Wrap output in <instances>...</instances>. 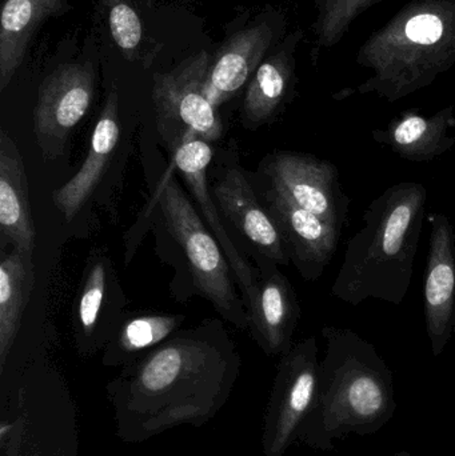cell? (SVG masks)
I'll return each instance as SVG.
<instances>
[{
  "instance_id": "4fadbf2b",
  "label": "cell",
  "mask_w": 455,
  "mask_h": 456,
  "mask_svg": "<svg viewBox=\"0 0 455 456\" xmlns=\"http://www.w3.org/2000/svg\"><path fill=\"white\" fill-rule=\"evenodd\" d=\"M216 202L229 221L253 244L259 256L277 265L290 263L277 224L264 206L259 203L250 182L240 168L224 171L214 187Z\"/></svg>"
},
{
  "instance_id": "8992f818",
  "label": "cell",
  "mask_w": 455,
  "mask_h": 456,
  "mask_svg": "<svg viewBox=\"0 0 455 456\" xmlns=\"http://www.w3.org/2000/svg\"><path fill=\"white\" fill-rule=\"evenodd\" d=\"M315 337L297 343L282 355L264 428V452L283 456L298 439L317 395L321 362Z\"/></svg>"
},
{
  "instance_id": "3957f363",
  "label": "cell",
  "mask_w": 455,
  "mask_h": 456,
  "mask_svg": "<svg viewBox=\"0 0 455 456\" xmlns=\"http://www.w3.org/2000/svg\"><path fill=\"white\" fill-rule=\"evenodd\" d=\"M370 69L357 93L395 103L429 87L455 66V0H411L357 51Z\"/></svg>"
},
{
  "instance_id": "9a60e30c",
  "label": "cell",
  "mask_w": 455,
  "mask_h": 456,
  "mask_svg": "<svg viewBox=\"0 0 455 456\" xmlns=\"http://www.w3.org/2000/svg\"><path fill=\"white\" fill-rule=\"evenodd\" d=\"M119 138V96L112 88L93 128L82 167L67 183L53 192V205L67 222H71L90 200L111 160Z\"/></svg>"
},
{
  "instance_id": "9c48e42d",
  "label": "cell",
  "mask_w": 455,
  "mask_h": 456,
  "mask_svg": "<svg viewBox=\"0 0 455 456\" xmlns=\"http://www.w3.org/2000/svg\"><path fill=\"white\" fill-rule=\"evenodd\" d=\"M264 197L290 262L305 281H318L336 254L342 231L299 208L270 183Z\"/></svg>"
},
{
  "instance_id": "ba28073f",
  "label": "cell",
  "mask_w": 455,
  "mask_h": 456,
  "mask_svg": "<svg viewBox=\"0 0 455 456\" xmlns=\"http://www.w3.org/2000/svg\"><path fill=\"white\" fill-rule=\"evenodd\" d=\"M95 90L96 74L90 63L61 64L40 83L34 133L47 159L64 154L72 130L93 103Z\"/></svg>"
},
{
  "instance_id": "d4e9b609",
  "label": "cell",
  "mask_w": 455,
  "mask_h": 456,
  "mask_svg": "<svg viewBox=\"0 0 455 456\" xmlns=\"http://www.w3.org/2000/svg\"><path fill=\"white\" fill-rule=\"evenodd\" d=\"M390 456H413V455L409 454V452H397V454H393Z\"/></svg>"
},
{
  "instance_id": "7402d4cb",
  "label": "cell",
  "mask_w": 455,
  "mask_h": 456,
  "mask_svg": "<svg viewBox=\"0 0 455 456\" xmlns=\"http://www.w3.org/2000/svg\"><path fill=\"white\" fill-rule=\"evenodd\" d=\"M183 315H144L127 322L119 334V348L125 353H136L151 347L173 334Z\"/></svg>"
},
{
  "instance_id": "8fae6325",
  "label": "cell",
  "mask_w": 455,
  "mask_h": 456,
  "mask_svg": "<svg viewBox=\"0 0 455 456\" xmlns=\"http://www.w3.org/2000/svg\"><path fill=\"white\" fill-rule=\"evenodd\" d=\"M261 268L250 299L246 302L251 331L270 355H285L293 347V337L301 319L296 289L278 270V265L258 256Z\"/></svg>"
},
{
  "instance_id": "30bf717a",
  "label": "cell",
  "mask_w": 455,
  "mask_h": 456,
  "mask_svg": "<svg viewBox=\"0 0 455 456\" xmlns=\"http://www.w3.org/2000/svg\"><path fill=\"white\" fill-rule=\"evenodd\" d=\"M424 313L433 356L438 358L455 335V231L443 213L432 216Z\"/></svg>"
},
{
  "instance_id": "44dd1931",
  "label": "cell",
  "mask_w": 455,
  "mask_h": 456,
  "mask_svg": "<svg viewBox=\"0 0 455 456\" xmlns=\"http://www.w3.org/2000/svg\"><path fill=\"white\" fill-rule=\"evenodd\" d=\"M384 0H315V53L339 45L350 32L353 23Z\"/></svg>"
},
{
  "instance_id": "d6986e66",
  "label": "cell",
  "mask_w": 455,
  "mask_h": 456,
  "mask_svg": "<svg viewBox=\"0 0 455 456\" xmlns=\"http://www.w3.org/2000/svg\"><path fill=\"white\" fill-rule=\"evenodd\" d=\"M67 11L66 0H5L0 19V91L15 77L40 26Z\"/></svg>"
},
{
  "instance_id": "cb8c5ba5",
  "label": "cell",
  "mask_w": 455,
  "mask_h": 456,
  "mask_svg": "<svg viewBox=\"0 0 455 456\" xmlns=\"http://www.w3.org/2000/svg\"><path fill=\"white\" fill-rule=\"evenodd\" d=\"M106 292V267L104 263L93 262L85 276L77 300V322L85 334L90 335L95 329L102 303Z\"/></svg>"
},
{
  "instance_id": "277c9868",
  "label": "cell",
  "mask_w": 455,
  "mask_h": 456,
  "mask_svg": "<svg viewBox=\"0 0 455 456\" xmlns=\"http://www.w3.org/2000/svg\"><path fill=\"white\" fill-rule=\"evenodd\" d=\"M159 205L168 231L186 254L195 289L224 319L248 329L250 318L232 283L229 260L174 176L162 184Z\"/></svg>"
},
{
  "instance_id": "ac0fdd59",
  "label": "cell",
  "mask_w": 455,
  "mask_h": 456,
  "mask_svg": "<svg viewBox=\"0 0 455 456\" xmlns=\"http://www.w3.org/2000/svg\"><path fill=\"white\" fill-rule=\"evenodd\" d=\"M302 32L291 34L277 53L262 61L248 82L243 101V122L251 128L272 123L282 111L294 88L297 45Z\"/></svg>"
},
{
  "instance_id": "5b68a950",
  "label": "cell",
  "mask_w": 455,
  "mask_h": 456,
  "mask_svg": "<svg viewBox=\"0 0 455 456\" xmlns=\"http://www.w3.org/2000/svg\"><path fill=\"white\" fill-rule=\"evenodd\" d=\"M211 59L206 51L190 56L175 69L154 77L152 102L158 133L174 152L192 139L213 143L223 125L205 93Z\"/></svg>"
},
{
  "instance_id": "7a4b0ae2",
  "label": "cell",
  "mask_w": 455,
  "mask_h": 456,
  "mask_svg": "<svg viewBox=\"0 0 455 456\" xmlns=\"http://www.w3.org/2000/svg\"><path fill=\"white\" fill-rule=\"evenodd\" d=\"M427 202V187L417 182L394 184L376 198L363 227L347 241L331 297L352 305L368 299L401 305L411 286Z\"/></svg>"
},
{
  "instance_id": "ffe728a7",
  "label": "cell",
  "mask_w": 455,
  "mask_h": 456,
  "mask_svg": "<svg viewBox=\"0 0 455 456\" xmlns=\"http://www.w3.org/2000/svg\"><path fill=\"white\" fill-rule=\"evenodd\" d=\"M35 286L34 255L12 248L0 263V367L20 329Z\"/></svg>"
},
{
  "instance_id": "7c38bea8",
  "label": "cell",
  "mask_w": 455,
  "mask_h": 456,
  "mask_svg": "<svg viewBox=\"0 0 455 456\" xmlns=\"http://www.w3.org/2000/svg\"><path fill=\"white\" fill-rule=\"evenodd\" d=\"M213 149L208 142L203 141V139H192V141L182 144L174 152L173 167L184 179L187 189L191 192L198 208L202 211L206 224L215 236L218 243L221 244L227 260H229L232 273H234L235 281L242 292L243 302L246 305V302L253 294L258 271L251 267L248 260L232 243L226 228L222 224L218 208H215L213 198L210 197L207 186V167L213 159Z\"/></svg>"
},
{
  "instance_id": "603a6c76",
  "label": "cell",
  "mask_w": 455,
  "mask_h": 456,
  "mask_svg": "<svg viewBox=\"0 0 455 456\" xmlns=\"http://www.w3.org/2000/svg\"><path fill=\"white\" fill-rule=\"evenodd\" d=\"M107 13L110 32L123 53H135L143 40L141 16L130 0H101Z\"/></svg>"
},
{
  "instance_id": "6da1fadb",
  "label": "cell",
  "mask_w": 455,
  "mask_h": 456,
  "mask_svg": "<svg viewBox=\"0 0 455 456\" xmlns=\"http://www.w3.org/2000/svg\"><path fill=\"white\" fill-rule=\"evenodd\" d=\"M325 358L317 395L298 439L313 449H334V442L355 434L378 433L394 417L397 402L392 370L377 348L357 332L323 326Z\"/></svg>"
},
{
  "instance_id": "52a82bcc",
  "label": "cell",
  "mask_w": 455,
  "mask_h": 456,
  "mask_svg": "<svg viewBox=\"0 0 455 456\" xmlns=\"http://www.w3.org/2000/svg\"><path fill=\"white\" fill-rule=\"evenodd\" d=\"M264 173L272 187L291 202L344 230L350 198L342 189L338 168L330 160L304 152L275 151L264 160Z\"/></svg>"
},
{
  "instance_id": "e0dca14e",
  "label": "cell",
  "mask_w": 455,
  "mask_h": 456,
  "mask_svg": "<svg viewBox=\"0 0 455 456\" xmlns=\"http://www.w3.org/2000/svg\"><path fill=\"white\" fill-rule=\"evenodd\" d=\"M455 127L454 106L435 112L432 117L408 110L390 120L384 130H374L373 139L387 146L394 154L410 162H432L453 149L455 138L449 131Z\"/></svg>"
},
{
  "instance_id": "2e32d148",
  "label": "cell",
  "mask_w": 455,
  "mask_h": 456,
  "mask_svg": "<svg viewBox=\"0 0 455 456\" xmlns=\"http://www.w3.org/2000/svg\"><path fill=\"white\" fill-rule=\"evenodd\" d=\"M0 233L13 248L34 255L37 228L23 157L7 131H0Z\"/></svg>"
},
{
  "instance_id": "5bb4252c",
  "label": "cell",
  "mask_w": 455,
  "mask_h": 456,
  "mask_svg": "<svg viewBox=\"0 0 455 456\" xmlns=\"http://www.w3.org/2000/svg\"><path fill=\"white\" fill-rule=\"evenodd\" d=\"M275 39L270 21H261L232 35L211 63L205 93L214 107L221 106L250 82Z\"/></svg>"
}]
</instances>
